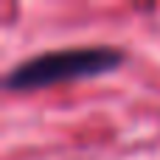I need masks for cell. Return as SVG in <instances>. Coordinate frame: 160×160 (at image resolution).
<instances>
[{
    "label": "cell",
    "mask_w": 160,
    "mask_h": 160,
    "mask_svg": "<svg viewBox=\"0 0 160 160\" xmlns=\"http://www.w3.org/2000/svg\"><path fill=\"white\" fill-rule=\"evenodd\" d=\"M127 62V51L118 45L96 42V45H70V48H51L42 53H34L3 76V87L8 93H34L48 90L68 82L82 79H98L107 73H115Z\"/></svg>",
    "instance_id": "obj_1"
}]
</instances>
